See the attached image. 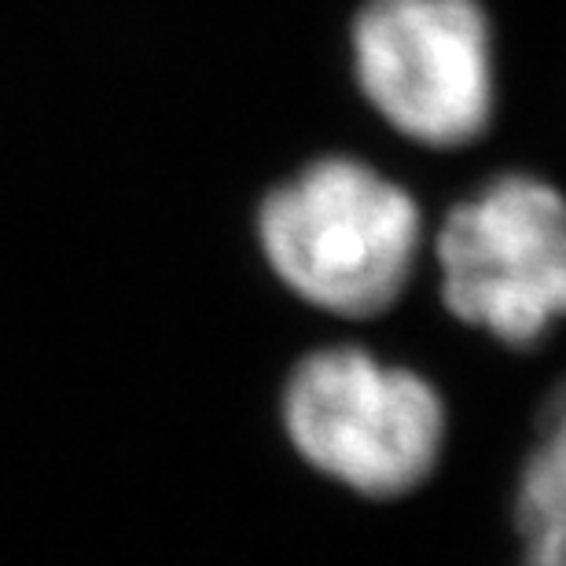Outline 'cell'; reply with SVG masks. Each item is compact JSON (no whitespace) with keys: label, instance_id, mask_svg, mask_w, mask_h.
<instances>
[{"label":"cell","instance_id":"cell-1","mask_svg":"<svg viewBox=\"0 0 566 566\" xmlns=\"http://www.w3.org/2000/svg\"><path fill=\"white\" fill-rule=\"evenodd\" d=\"M254 232L283 287L343 321L398 305L427 243L412 191L349 155L316 158L280 180L258 207Z\"/></svg>","mask_w":566,"mask_h":566},{"label":"cell","instance_id":"cell-2","mask_svg":"<svg viewBox=\"0 0 566 566\" xmlns=\"http://www.w3.org/2000/svg\"><path fill=\"white\" fill-rule=\"evenodd\" d=\"M280 423L316 474L368 501H398L434 474L449 409L416 368L365 346H324L283 379Z\"/></svg>","mask_w":566,"mask_h":566},{"label":"cell","instance_id":"cell-3","mask_svg":"<svg viewBox=\"0 0 566 566\" xmlns=\"http://www.w3.org/2000/svg\"><path fill=\"white\" fill-rule=\"evenodd\" d=\"M430 251L446 310L501 346H537L566 310V207L534 174H504L457 202Z\"/></svg>","mask_w":566,"mask_h":566},{"label":"cell","instance_id":"cell-4","mask_svg":"<svg viewBox=\"0 0 566 566\" xmlns=\"http://www.w3.org/2000/svg\"><path fill=\"white\" fill-rule=\"evenodd\" d=\"M354 63L360 93L401 137L452 151L490 129L493 52L474 0H368Z\"/></svg>","mask_w":566,"mask_h":566},{"label":"cell","instance_id":"cell-5","mask_svg":"<svg viewBox=\"0 0 566 566\" xmlns=\"http://www.w3.org/2000/svg\"><path fill=\"white\" fill-rule=\"evenodd\" d=\"M563 409L552 401L545 434L537 449L530 452L523 479L515 493V523L523 537V566H563V541H566V518H563Z\"/></svg>","mask_w":566,"mask_h":566}]
</instances>
